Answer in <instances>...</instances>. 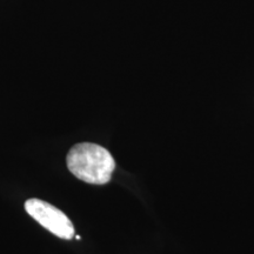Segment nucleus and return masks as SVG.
<instances>
[{"mask_svg":"<svg viewBox=\"0 0 254 254\" xmlns=\"http://www.w3.org/2000/svg\"><path fill=\"white\" fill-rule=\"evenodd\" d=\"M66 164L73 176L92 185H105L111 180L116 161L103 146L81 142L69 150Z\"/></svg>","mask_w":254,"mask_h":254,"instance_id":"nucleus-1","label":"nucleus"},{"mask_svg":"<svg viewBox=\"0 0 254 254\" xmlns=\"http://www.w3.org/2000/svg\"><path fill=\"white\" fill-rule=\"evenodd\" d=\"M25 209L34 220L56 237L65 240H71L74 237V226L72 221L56 206L44 200L32 198L25 202Z\"/></svg>","mask_w":254,"mask_h":254,"instance_id":"nucleus-2","label":"nucleus"},{"mask_svg":"<svg viewBox=\"0 0 254 254\" xmlns=\"http://www.w3.org/2000/svg\"><path fill=\"white\" fill-rule=\"evenodd\" d=\"M74 238H75V239H77V240H80V237H79V236H74Z\"/></svg>","mask_w":254,"mask_h":254,"instance_id":"nucleus-3","label":"nucleus"}]
</instances>
